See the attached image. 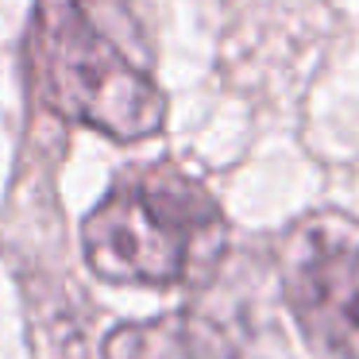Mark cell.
Masks as SVG:
<instances>
[{
    "instance_id": "6da1fadb",
    "label": "cell",
    "mask_w": 359,
    "mask_h": 359,
    "mask_svg": "<svg viewBox=\"0 0 359 359\" xmlns=\"http://www.w3.org/2000/svg\"><path fill=\"white\" fill-rule=\"evenodd\" d=\"M86 259L112 286H182L217 266L228 224L209 189L170 166H147L109 189L81 224Z\"/></svg>"
},
{
    "instance_id": "7a4b0ae2",
    "label": "cell",
    "mask_w": 359,
    "mask_h": 359,
    "mask_svg": "<svg viewBox=\"0 0 359 359\" xmlns=\"http://www.w3.org/2000/svg\"><path fill=\"white\" fill-rule=\"evenodd\" d=\"M32 78L43 104L120 143L166 124V97L86 12L81 0H39L32 20Z\"/></svg>"
},
{
    "instance_id": "3957f363",
    "label": "cell",
    "mask_w": 359,
    "mask_h": 359,
    "mask_svg": "<svg viewBox=\"0 0 359 359\" xmlns=\"http://www.w3.org/2000/svg\"><path fill=\"white\" fill-rule=\"evenodd\" d=\"M278 278L309 348L359 359V220L309 212L278 243Z\"/></svg>"
},
{
    "instance_id": "277c9868",
    "label": "cell",
    "mask_w": 359,
    "mask_h": 359,
    "mask_svg": "<svg viewBox=\"0 0 359 359\" xmlns=\"http://www.w3.org/2000/svg\"><path fill=\"white\" fill-rule=\"evenodd\" d=\"M101 359H236V351L212 320L166 313L112 328Z\"/></svg>"
}]
</instances>
